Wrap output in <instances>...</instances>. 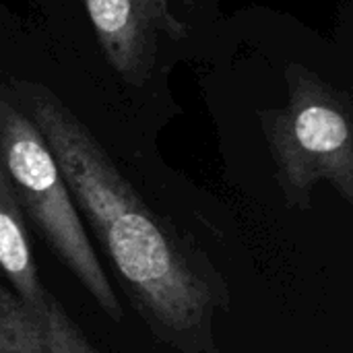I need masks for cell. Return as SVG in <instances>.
I'll use <instances>...</instances> for the list:
<instances>
[{"instance_id": "7", "label": "cell", "mask_w": 353, "mask_h": 353, "mask_svg": "<svg viewBox=\"0 0 353 353\" xmlns=\"http://www.w3.org/2000/svg\"><path fill=\"white\" fill-rule=\"evenodd\" d=\"M180 2H182V4H194V0H180ZM157 4H159L163 10L172 12V10H170V4H168V0H157Z\"/></svg>"}, {"instance_id": "5", "label": "cell", "mask_w": 353, "mask_h": 353, "mask_svg": "<svg viewBox=\"0 0 353 353\" xmlns=\"http://www.w3.org/2000/svg\"><path fill=\"white\" fill-rule=\"evenodd\" d=\"M112 68L143 85L155 66L159 33L184 39L186 27L157 0H81Z\"/></svg>"}, {"instance_id": "6", "label": "cell", "mask_w": 353, "mask_h": 353, "mask_svg": "<svg viewBox=\"0 0 353 353\" xmlns=\"http://www.w3.org/2000/svg\"><path fill=\"white\" fill-rule=\"evenodd\" d=\"M0 353H56L41 323L0 285Z\"/></svg>"}, {"instance_id": "1", "label": "cell", "mask_w": 353, "mask_h": 353, "mask_svg": "<svg viewBox=\"0 0 353 353\" xmlns=\"http://www.w3.org/2000/svg\"><path fill=\"white\" fill-rule=\"evenodd\" d=\"M27 116L46 139L79 213L105 248L151 333L178 353H219L213 321L228 290L134 192L91 130L48 89L31 87Z\"/></svg>"}, {"instance_id": "2", "label": "cell", "mask_w": 353, "mask_h": 353, "mask_svg": "<svg viewBox=\"0 0 353 353\" xmlns=\"http://www.w3.org/2000/svg\"><path fill=\"white\" fill-rule=\"evenodd\" d=\"M285 79L288 103L259 112L285 203L296 209H310L319 182H329L345 203H353L350 95L298 62L285 68Z\"/></svg>"}, {"instance_id": "4", "label": "cell", "mask_w": 353, "mask_h": 353, "mask_svg": "<svg viewBox=\"0 0 353 353\" xmlns=\"http://www.w3.org/2000/svg\"><path fill=\"white\" fill-rule=\"evenodd\" d=\"M0 271L12 294L41 323L56 353H101L43 285L29 244L25 215L0 163Z\"/></svg>"}, {"instance_id": "3", "label": "cell", "mask_w": 353, "mask_h": 353, "mask_svg": "<svg viewBox=\"0 0 353 353\" xmlns=\"http://www.w3.org/2000/svg\"><path fill=\"white\" fill-rule=\"evenodd\" d=\"M0 163L23 213H27L48 246L77 277L95 304L114 323H120L124 316L122 304L95 254L83 217L46 139L31 118L2 93Z\"/></svg>"}]
</instances>
